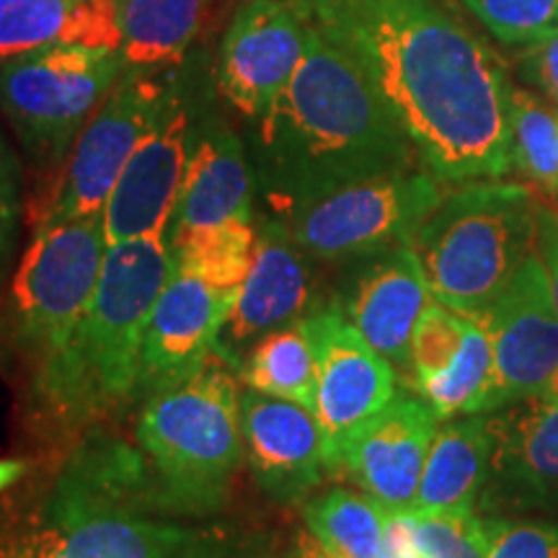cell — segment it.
I'll return each instance as SVG.
<instances>
[{
	"label": "cell",
	"mask_w": 558,
	"mask_h": 558,
	"mask_svg": "<svg viewBox=\"0 0 558 558\" xmlns=\"http://www.w3.org/2000/svg\"><path fill=\"white\" fill-rule=\"evenodd\" d=\"M209 0H120V54L128 70L177 65L197 37Z\"/></svg>",
	"instance_id": "24"
},
{
	"label": "cell",
	"mask_w": 558,
	"mask_h": 558,
	"mask_svg": "<svg viewBox=\"0 0 558 558\" xmlns=\"http://www.w3.org/2000/svg\"><path fill=\"white\" fill-rule=\"evenodd\" d=\"M13 558H241L220 533L153 522L132 512L45 507Z\"/></svg>",
	"instance_id": "13"
},
{
	"label": "cell",
	"mask_w": 558,
	"mask_h": 558,
	"mask_svg": "<svg viewBox=\"0 0 558 558\" xmlns=\"http://www.w3.org/2000/svg\"><path fill=\"white\" fill-rule=\"evenodd\" d=\"M494 37L507 45H538L558 34V0H463Z\"/></svg>",
	"instance_id": "31"
},
{
	"label": "cell",
	"mask_w": 558,
	"mask_h": 558,
	"mask_svg": "<svg viewBox=\"0 0 558 558\" xmlns=\"http://www.w3.org/2000/svg\"><path fill=\"white\" fill-rule=\"evenodd\" d=\"M192 122L190 104L177 86L109 194L101 213L107 246L145 235H166L190 158Z\"/></svg>",
	"instance_id": "15"
},
{
	"label": "cell",
	"mask_w": 558,
	"mask_h": 558,
	"mask_svg": "<svg viewBox=\"0 0 558 558\" xmlns=\"http://www.w3.org/2000/svg\"><path fill=\"white\" fill-rule=\"evenodd\" d=\"M538 254L546 264L558 311V205L550 199H538Z\"/></svg>",
	"instance_id": "36"
},
{
	"label": "cell",
	"mask_w": 558,
	"mask_h": 558,
	"mask_svg": "<svg viewBox=\"0 0 558 558\" xmlns=\"http://www.w3.org/2000/svg\"><path fill=\"white\" fill-rule=\"evenodd\" d=\"M437 427L439 416L427 401L399 393L349 437L333 473H347L388 512H409Z\"/></svg>",
	"instance_id": "19"
},
{
	"label": "cell",
	"mask_w": 558,
	"mask_h": 558,
	"mask_svg": "<svg viewBox=\"0 0 558 558\" xmlns=\"http://www.w3.org/2000/svg\"><path fill=\"white\" fill-rule=\"evenodd\" d=\"M492 518L488 558H558V522H514Z\"/></svg>",
	"instance_id": "33"
},
{
	"label": "cell",
	"mask_w": 558,
	"mask_h": 558,
	"mask_svg": "<svg viewBox=\"0 0 558 558\" xmlns=\"http://www.w3.org/2000/svg\"><path fill=\"white\" fill-rule=\"evenodd\" d=\"M411 520L422 558H488L492 518H478L476 509L411 512Z\"/></svg>",
	"instance_id": "30"
},
{
	"label": "cell",
	"mask_w": 558,
	"mask_h": 558,
	"mask_svg": "<svg viewBox=\"0 0 558 558\" xmlns=\"http://www.w3.org/2000/svg\"><path fill=\"white\" fill-rule=\"evenodd\" d=\"M378 558H422L411 512H388Z\"/></svg>",
	"instance_id": "37"
},
{
	"label": "cell",
	"mask_w": 558,
	"mask_h": 558,
	"mask_svg": "<svg viewBox=\"0 0 558 558\" xmlns=\"http://www.w3.org/2000/svg\"><path fill=\"white\" fill-rule=\"evenodd\" d=\"M471 320L473 318L460 316L432 300L418 318L414 339H411V380L414 386L452 365V360L463 349Z\"/></svg>",
	"instance_id": "32"
},
{
	"label": "cell",
	"mask_w": 558,
	"mask_h": 558,
	"mask_svg": "<svg viewBox=\"0 0 558 558\" xmlns=\"http://www.w3.org/2000/svg\"><path fill=\"white\" fill-rule=\"evenodd\" d=\"M311 256L298 246L284 220L269 215L259 222L254 264L220 333L218 354L239 373L241 352L267 333L305 318L313 305Z\"/></svg>",
	"instance_id": "20"
},
{
	"label": "cell",
	"mask_w": 558,
	"mask_h": 558,
	"mask_svg": "<svg viewBox=\"0 0 558 558\" xmlns=\"http://www.w3.org/2000/svg\"><path fill=\"white\" fill-rule=\"evenodd\" d=\"M522 73L538 86L550 101L558 104V34L530 45L522 58Z\"/></svg>",
	"instance_id": "35"
},
{
	"label": "cell",
	"mask_w": 558,
	"mask_h": 558,
	"mask_svg": "<svg viewBox=\"0 0 558 558\" xmlns=\"http://www.w3.org/2000/svg\"><path fill=\"white\" fill-rule=\"evenodd\" d=\"M362 68L445 184L512 169V86L497 54L435 0H298Z\"/></svg>",
	"instance_id": "1"
},
{
	"label": "cell",
	"mask_w": 558,
	"mask_h": 558,
	"mask_svg": "<svg viewBox=\"0 0 558 558\" xmlns=\"http://www.w3.org/2000/svg\"><path fill=\"white\" fill-rule=\"evenodd\" d=\"M305 527L344 558H378L388 509L365 492L329 488L305 501Z\"/></svg>",
	"instance_id": "26"
},
{
	"label": "cell",
	"mask_w": 558,
	"mask_h": 558,
	"mask_svg": "<svg viewBox=\"0 0 558 558\" xmlns=\"http://www.w3.org/2000/svg\"><path fill=\"white\" fill-rule=\"evenodd\" d=\"M486 422L492 458L478 507L486 514L558 509V399L541 390Z\"/></svg>",
	"instance_id": "14"
},
{
	"label": "cell",
	"mask_w": 558,
	"mask_h": 558,
	"mask_svg": "<svg viewBox=\"0 0 558 558\" xmlns=\"http://www.w3.org/2000/svg\"><path fill=\"white\" fill-rule=\"evenodd\" d=\"M478 324L494 354V378L481 414L541 393L558 373V311L538 251L522 262Z\"/></svg>",
	"instance_id": "10"
},
{
	"label": "cell",
	"mask_w": 558,
	"mask_h": 558,
	"mask_svg": "<svg viewBox=\"0 0 558 558\" xmlns=\"http://www.w3.org/2000/svg\"><path fill=\"white\" fill-rule=\"evenodd\" d=\"M254 171L246 143L218 117L192 122L190 158L166 243L235 218H254Z\"/></svg>",
	"instance_id": "21"
},
{
	"label": "cell",
	"mask_w": 558,
	"mask_h": 558,
	"mask_svg": "<svg viewBox=\"0 0 558 558\" xmlns=\"http://www.w3.org/2000/svg\"><path fill=\"white\" fill-rule=\"evenodd\" d=\"M442 197L432 173L411 169L324 194L279 220L311 259L352 264L414 241Z\"/></svg>",
	"instance_id": "8"
},
{
	"label": "cell",
	"mask_w": 558,
	"mask_h": 558,
	"mask_svg": "<svg viewBox=\"0 0 558 558\" xmlns=\"http://www.w3.org/2000/svg\"><path fill=\"white\" fill-rule=\"evenodd\" d=\"M24 473H26L24 460L0 458V492H3V488H9L11 484H16Z\"/></svg>",
	"instance_id": "39"
},
{
	"label": "cell",
	"mask_w": 558,
	"mask_h": 558,
	"mask_svg": "<svg viewBox=\"0 0 558 558\" xmlns=\"http://www.w3.org/2000/svg\"><path fill=\"white\" fill-rule=\"evenodd\" d=\"M246 150L256 192L277 218L360 181L422 169L407 130L362 68L313 21L303 62L251 120Z\"/></svg>",
	"instance_id": "2"
},
{
	"label": "cell",
	"mask_w": 558,
	"mask_h": 558,
	"mask_svg": "<svg viewBox=\"0 0 558 558\" xmlns=\"http://www.w3.org/2000/svg\"><path fill=\"white\" fill-rule=\"evenodd\" d=\"M494 378V354L484 326L471 320L463 349L452 365L432 378L416 383L418 396L435 409L439 418L481 414Z\"/></svg>",
	"instance_id": "28"
},
{
	"label": "cell",
	"mask_w": 558,
	"mask_h": 558,
	"mask_svg": "<svg viewBox=\"0 0 558 558\" xmlns=\"http://www.w3.org/2000/svg\"><path fill=\"white\" fill-rule=\"evenodd\" d=\"M173 90V83H160L143 70H128L75 140L39 222L101 218L117 179Z\"/></svg>",
	"instance_id": "9"
},
{
	"label": "cell",
	"mask_w": 558,
	"mask_h": 558,
	"mask_svg": "<svg viewBox=\"0 0 558 558\" xmlns=\"http://www.w3.org/2000/svg\"><path fill=\"white\" fill-rule=\"evenodd\" d=\"M171 271L166 235L107 246L86 316L60 357L37 375L41 399L60 418L86 422L135 396L145 326Z\"/></svg>",
	"instance_id": "3"
},
{
	"label": "cell",
	"mask_w": 558,
	"mask_h": 558,
	"mask_svg": "<svg viewBox=\"0 0 558 558\" xmlns=\"http://www.w3.org/2000/svg\"><path fill=\"white\" fill-rule=\"evenodd\" d=\"M254 218H235L171 243L173 269L222 292H239L246 282L256 251Z\"/></svg>",
	"instance_id": "27"
},
{
	"label": "cell",
	"mask_w": 558,
	"mask_h": 558,
	"mask_svg": "<svg viewBox=\"0 0 558 558\" xmlns=\"http://www.w3.org/2000/svg\"><path fill=\"white\" fill-rule=\"evenodd\" d=\"M101 218L41 220L13 282V333L45 369L70 344L99 284Z\"/></svg>",
	"instance_id": "7"
},
{
	"label": "cell",
	"mask_w": 558,
	"mask_h": 558,
	"mask_svg": "<svg viewBox=\"0 0 558 558\" xmlns=\"http://www.w3.org/2000/svg\"><path fill=\"white\" fill-rule=\"evenodd\" d=\"M235 300L239 292L215 290L202 279L173 269L145 326L135 396L145 401L158 390L186 380L218 354L220 333Z\"/></svg>",
	"instance_id": "16"
},
{
	"label": "cell",
	"mask_w": 558,
	"mask_h": 558,
	"mask_svg": "<svg viewBox=\"0 0 558 558\" xmlns=\"http://www.w3.org/2000/svg\"><path fill=\"white\" fill-rule=\"evenodd\" d=\"M124 73L128 65L117 50L45 47L0 65V111L29 158L58 169Z\"/></svg>",
	"instance_id": "6"
},
{
	"label": "cell",
	"mask_w": 558,
	"mask_h": 558,
	"mask_svg": "<svg viewBox=\"0 0 558 558\" xmlns=\"http://www.w3.org/2000/svg\"><path fill=\"white\" fill-rule=\"evenodd\" d=\"M120 0H0V65L52 45L120 52Z\"/></svg>",
	"instance_id": "22"
},
{
	"label": "cell",
	"mask_w": 558,
	"mask_h": 558,
	"mask_svg": "<svg viewBox=\"0 0 558 558\" xmlns=\"http://www.w3.org/2000/svg\"><path fill=\"white\" fill-rule=\"evenodd\" d=\"M230 367L213 354L190 378L143 401L137 445L173 514L220 509L241 465V390Z\"/></svg>",
	"instance_id": "5"
},
{
	"label": "cell",
	"mask_w": 558,
	"mask_h": 558,
	"mask_svg": "<svg viewBox=\"0 0 558 558\" xmlns=\"http://www.w3.org/2000/svg\"><path fill=\"white\" fill-rule=\"evenodd\" d=\"M492 435L486 414L450 418L432 439L411 512H456L478 505L488 476Z\"/></svg>",
	"instance_id": "23"
},
{
	"label": "cell",
	"mask_w": 558,
	"mask_h": 558,
	"mask_svg": "<svg viewBox=\"0 0 558 558\" xmlns=\"http://www.w3.org/2000/svg\"><path fill=\"white\" fill-rule=\"evenodd\" d=\"M243 458L254 481L279 505L308 501L329 471L316 411L246 388L241 393Z\"/></svg>",
	"instance_id": "18"
},
{
	"label": "cell",
	"mask_w": 558,
	"mask_h": 558,
	"mask_svg": "<svg viewBox=\"0 0 558 558\" xmlns=\"http://www.w3.org/2000/svg\"><path fill=\"white\" fill-rule=\"evenodd\" d=\"M284 558H344V556L333 554L329 546H324V543H320L308 530V533L298 535L295 546H292V550Z\"/></svg>",
	"instance_id": "38"
},
{
	"label": "cell",
	"mask_w": 558,
	"mask_h": 558,
	"mask_svg": "<svg viewBox=\"0 0 558 558\" xmlns=\"http://www.w3.org/2000/svg\"><path fill=\"white\" fill-rule=\"evenodd\" d=\"M311 21L298 0H243L218 54V90L246 120L267 111L308 50Z\"/></svg>",
	"instance_id": "12"
},
{
	"label": "cell",
	"mask_w": 558,
	"mask_h": 558,
	"mask_svg": "<svg viewBox=\"0 0 558 558\" xmlns=\"http://www.w3.org/2000/svg\"><path fill=\"white\" fill-rule=\"evenodd\" d=\"M512 169L538 190L558 192V114L522 88H512Z\"/></svg>",
	"instance_id": "29"
},
{
	"label": "cell",
	"mask_w": 558,
	"mask_h": 558,
	"mask_svg": "<svg viewBox=\"0 0 558 558\" xmlns=\"http://www.w3.org/2000/svg\"><path fill=\"white\" fill-rule=\"evenodd\" d=\"M303 320L316 354L313 411L326 435L329 471L333 473L349 437L399 396V373L333 303L313 305Z\"/></svg>",
	"instance_id": "11"
},
{
	"label": "cell",
	"mask_w": 558,
	"mask_h": 558,
	"mask_svg": "<svg viewBox=\"0 0 558 558\" xmlns=\"http://www.w3.org/2000/svg\"><path fill=\"white\" fill-rule=\"evenodd\" d=\"M432 292L411 243L352 262L333 305L396 373L411 375V339Z\"/></svg>",
	"instance_id": "17"
},
{
	"label": "cell",
	"mask_w": 558,
	"mask_h": 558,
	"mask_svg": "<svg viewBox=\"0 0 558 558\" xmlns=\"http://www.w3.org/2000/svg\"><path fill=\"white\" fill-rule=\"evenodd\" d=\"M239 375L246 388L259 393L316 407V354L305 320L300 318L256 341L241 362Z\"/></svg>",
	"instance_id": "25"
},
{
	"label": "cell",
	"mask_w": 558,
	"mask_h": 558,
	"mask_svg": "<svg viewBox=\"0 0 558 558\" xmlns=\"http://www.w3.org/2000/svg\"><path fill=\"white\" fill-rule=\"evenodd\" d=\"M411 246L432 298L478 320L538 251V197L520 184L469 181L445 194Z\"/></svg>",
	"instance_id": "4"
},
{
	"label": "cell",
	"mask_w": 558,
	"mask_h": 558,
	"mask_svg": "<svg viewBox=\"0 0 558 558\" xmlns=\"http://www.w3.org/2000/svg\"><path fill=\"white\" fill-rule=\"evenodd\" d=\"M21 213V179H19V160L13 150L0 135V267L9 256L13 230H16Z\"/></svg>",
	"instance_id": "34"
}]
</instances>
